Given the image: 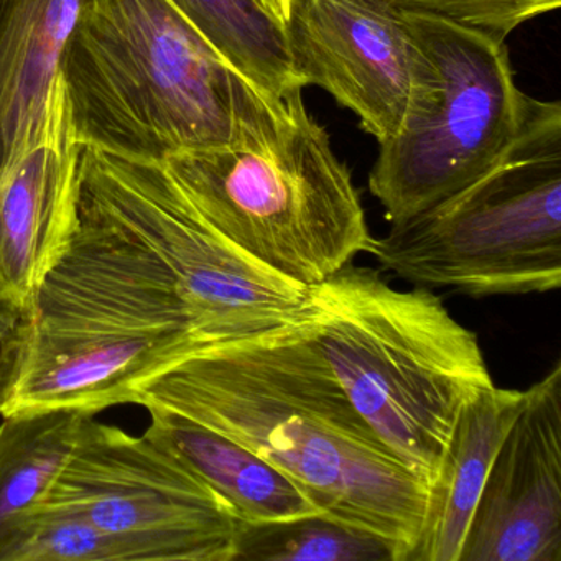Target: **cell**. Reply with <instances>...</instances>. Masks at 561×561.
Instances as JSON below:
<instances>
[{
	"mask_svg": "<svg viewBox=\"0 0 561 561\" xmlns=\"http://www.w3.org/2000/svg\"><path fill=\"white\" fill-rule=\"evenodd\" d=\"M305 311L186 357L142 383L133 403L172 410L245 446L290 476L318 511L386 538L409 561L430 485L356 412L308 343Z\"/></svg>",
	"mask_w": 561,
	"mask_h": 561,
	"instance_id": "1",
	"label": "cell"
},
{
	"mask_svg": "<svg viewBox=\"0 0 561 561\" xmlns=\"http://www.w3.org/2000/svg\"><path fill=\"white\" fill-rule=\"evenodd\" d=\"M301 91L274 100L249 83L231 142L162 162L236 248L311 288L369 252L373 236L353 175Z\"/></svg>",
	"mask_w": 561,
	"mask_h": 561,
	"instance_id": "2",
	"label": "cell"
},
{
	"mask_svg": "<svg viewBox=\"0 0 561 561\" xmlns=\"http://www.w3.org/2000/svg\"><path fill=\"white\" fill-rule=\"evenodd\" d=\"M304 331L364 422L432 484L462 407L495 386L474 331L432 288L344 265L308 291Z\"/></svg>",
	"mask_w": 561,
	"mask_h": 561,
	"instance_id": "3",
	"label": "cell"
},
{
	"mask_svg": "<svg viewBox=\"0 0 561 561\" xmlns=\"http://www.w3.org/2000/svg\"><path fill=\"white\" fill-rule=\"evenodd\" d=\"M61 78L81 146L142 160L231 142L249 84L169 0H83Z\"/></svg>",
	"mask_w": 561,
	"mask_h": 561,
	"instance_id": "4",
	"label": "cell"
},
{
	"mask_svg": "<svg viewBox=\"0 0 561 561\" xmlns=\"http://www.w3.org/2000/svg\"><path fill=\"white\" fill-rule=\"evenodd\" d=\"M369 254L415 287L469 297L561 285V104L531 100L507 156L438 205L393 222Z\"/></svg>",
	"mask_w": 561,
	"mask_h": 561,
	"instance_id": "5",
	"label": "cell"
},
{
	"mask_svg": "<svg viewBox=\"0 0 561 561\" xmlns=\"http://www.w3.org/2000/svg\"><path fill=\"white\" fill-rule=\"evenodd\" d=\"M412 83L396 136L379 144L369 190L387 221H405L491 172L514 146L531 98L507 48L442 19L405 12Z\"/></svg>",
	"mask_w": 561,
	"mask_h": 561,
	"instance_id": "6",
	"label": "cell"
},
{
	"mask_svg": "<svg viewBox=\"0 0 561 561\" xmlns=\"http://www.w3.org/2000/svg\"><path fill=\"white\" fill-rule=\"evenodd\" d=\"M47 499L87 515L134 561H234L242 522L169 446L84 419Z\"/></svg>",
	"mask_w": 561,
	"mask_h": 561,
	"instance_id": "7",
	"label": "cell"
},
{
	"mask_svg": "<svg viewBox=\"0 0 561 561\" xmlns=\"http://www.w3.org/2000/svg\"><path fill=\"white\" fill-rule=\"evenodd\" d=\"M291 70L318 87L382 144L399 133L412 83L413 41L393 0H287Z\"/></svg>",
	"mask_w": 561,
	"mask_h": 561,
	"instance_id": "8",
	"label": "cell"
},
{
	"mask_svg": "<svg viewBox=\"0 0 561 561\" xmlns=\"http://www.w3.org/2000/svg\"><path fill=\"white\" fill-rule=\"evenodd\" d=\"M459 561H561V363L525 390Z\"/></svg>",
	"mask_w": 561,
	"mask_h": 561,
	"instance_id": "9",
	"label": "cell"
},
{
	"mask_svg": "<svg viewBox=\"0 0 561 561\" xmlns=\"http://www.w3.org/2000/svg\"><path fill=\"white\" fill-rule=\"evenodd\" d=\"M81 150L60 75L41 123L0 170V300L19 311L73 238Z\"/></svg>",
	"mask_w": 561,
	"mask_h": 561,
	"instance_id": "10",
	"label": "cell"
},
{
	"mask_svg": "<svg viewBox=\"0 0 561 561\" xmlns=\"http://www.w3.org/2000/svg\"><path fill=\"white\" fill-rule=\"evenodd\" d=\"M524 402L525 390L492 386L462 407L430 484L425 520L409 561H459L495 453Z\"/></svg>",
	"mask_w": 561,
	"mask_h": 561,
	"instance_id": "11",
	"label": "cell"
},
{
	"mask_svg": "<svg viewBox=\"0 0 561 561\" xmlns=\"http://www.w3.org/2000/svg\"><path fill=\"white\" fill-rule=\"evenodd\" d=\"M83 0H0V170L34 133Z\"/></svg>",
	"mask_w": 561,
	"mask_h": 561,
	"instance_id": "12",
	"label": "cell"
},
{
	"mask_svg": "<svg viewBox=\"0 0 561 561\" xmlns=\"http://www.w3.org/2000/svg\"><path fill=\"white\" fill-rule=\"evenodd\" d=\"M146 435L169 446L242 524L317 514L307 492L277 466L228 436L162 407H147Z\"/></svg>",
	"mask_w": 561,
	"mask_h": 561,
	"instance_id": "13",
	"label": "cell"
},
{
	"mask_svg": "<svg viewBox=\"0 0 561 561\" xmlns=\"http://www.w3.org/2000/svg\"><path fill=\"white\" fill-rule=\"evenodd\" d=\"M88 412L34 410L0 423V561H9L25 522L67 466Z\"/></svg>",
	"mask_w": 561,
	"mask_h": 561,
	"instance_id": "14",
	"label": "cell"
},
{
	"mask_svg": "<svg viewBox=\"0 0 561 561\" xmlns=\"http://www.w3.org/2000/svg\"><path fill=\"white\" fill-rule=\"evenodd\" d=\"M216 51L265 96L301 87L291 70L284 22L264 0H169Z\"/></svg>",
	"mask_w": 561,
	"mask_h": 561,
	"instance_id": "15",
	"label": "cell"
},
{
	"mask_svg": "<svg viewBox=\"0 0 561 561\" xmlns=\"http://www.w3.org/2000/svg\"><path fill=\"white\" fill-rule=\"evenodd\" d=\"M234 561H400L386 538L324 512L241 524Z\"/></svg>",
	"mask_w": 561,
	"mask_h": 561,
	"instance_id": "16",
	"label": "cell"
},
{
	"mask_svg": "<svg viewBox=\"0 0 561 561\" xmlns=\"http://www.w3.org/2000/svg\"><path fill=\"white\" fill-rule=\"evenodd\" d=\"M9 561H134L126 543L70 505L47 499L25 522Z\"/></svg>",
	"mask_w": 561,
	"mask_h": 561,
	"instance_id": "17",
	"label": "cell"
},
{
	"mask_svg": "<svg viewBox=\"0 0 561 561\" xmlns=\"http://www.w3.org/2000/svg\"><path fill=\"white\" fill-rule=\"evenodd\" d=\"M402 11L442 19L504 44L518 25L560 8L561 0H393Z\"/></svg>",
	"mask_w": 561,
	"mask_h": 561,
	"instance_id": "18",
	"label": "cell"
},
{
	"mask_svg": "<svg viewBox=\"0 0 561 561\" xmlns=\"http://www.w3.org/2000/svg\"><path fill=\"white\" fill-rule=\"evenodd\" d=\"M21 314L22 311H19L18 308L0 300V374L4 369L5 357H8L9 347H11L15 331H18Z\"/></svg>",
	"mask_w": 561,
	"mask_h": 561,
	"instance_id": "19",
	"label": "cell"
},
{
	"mask_svg": "<svg viewBox=\"0 0 561 561\" xmlns=\"http://www.w3.org/2000/svg\"><path fill=\"white\" fill-rule=\"evenodd\" d=\"M265 5L284 22L285 9H287V0H264Z\"/></svg>",
	"mask_w": 561,
	"mask_h": 561,
	"instance_id": "20",
	"label": "cell"
}]
</instances>
